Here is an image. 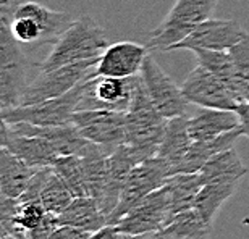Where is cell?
I'll return each instance as SVG.
<instances>
[{
	"label": "cell",
	"instance_id": "1",
	"mask_svg": "<svg viewBox=\"0 0 249 239\" xmlns=\"http://www.w3.org/2000/svg\"><path fill=\"white\" fill-rule=\"evenodd\" d=\"M108 46L110 44L104 28L94 18L83 15L73 19V23L62 33L51 53L39 65V69L47 71L63 65L99 58Z\"/></svg>",
	"mask_w": 249,
	"mask_h": 239
},
{
	"label": "cell",
	"instance_id": "2",
	"mask_svg": "<svg viewBox=\"0 0 249 239\" xmlns=\"http://www.w3.org/2000/svg\"><path fill=\"white\" fill-rule=\"evenodd\" d=\"M10 31L19 44L44 46L55 44L62 33L73 23L70 13L55 12L33 0H19L5 13Z\"/></svg>",
	"mask_w": 249,
	"mask_h": 239
},
{
	"label": "cell",
	"instance_id": "3",
	"mask_svg": "<svg viewBox=\"0 0 249 239\" xmlns=\"http://www.w3.org/2000/svg\"><path fill=\"white\" fill-rule=\"evenodd\" d=\"M218 0H177L163 21L149 34V52H170L194 28L212 18Z\"/></svg>",
	"mask_w": 249,
	"mask_h": 239
},
{
	"label": "cell",
	"instance_id": "4",
	"mask_svg": "<svg viewBox=\"0 0 249 239\" xmlns=\"http://www.w3.org/2000/svg\"><path fill=\"white\" fill-rule=\"evenodd\" d=\"M29 83V62L0 15V110L18 107Z\"/></svg>",
	"mask_w": 249,
	"mask_h": 239
},
{
	"label": "cell",
	"instance_id": "5",
	"mask_svg": "<svg viewBox=\"0 0 249 239\" xmlns=\"http://www.w3.org/2000/svg\"><path fill=\"white\" fill-rule=\"evenodd\" d=\"M167 126L163 118L149 99L139 76L133 102L126 112V144L141 149L147 155H157Z\"/></svg>",
	"mask_w": 249,
	"mask_h": 239
},
{
	"label": "cell",
	"instance_id": "6",
	"mask_svg": "<svg viewBox=\"0 0 249 239\" xmlns=\"http://www.w3.org/2000/svg\"><path fill=\"white\" fill-rule=\"evenodd\" d=\"M88 79L74 86L71 91L65 92L63 96L47 99V101L33 103V105H18L13 108H7V110H2V115L8 124L29 123L36 124V126H65V124H70L73 113L78 110L79 102H81Z\"/></svg>",
	"mask_w": 249,
	"mask_h": 239
},
{
	"label": "cell",
	"instance_id": "7",
	"mask_svg": "<svg viewBox=\"0 0 249 239\" xmlns=\"http://www.w3.org/2000/svg\"><path fill=\"white\" fill-rule=\"evenodd\" d=\"M97 62L99 58H94L41 71L36 78L31 79L19 105H33V103L47 101V99L63 96L65 92L71 91L84 79L94 76Z\"/></svg>",
	"mask_w": 249,
	"mask_h": 239
},
{
	"label": "cell",
	"instance_id": "8",
	"mask_svg": "<svg viewBox=\"0 0 249 239\" xmlns=\"http://www.w3.org/2000/svg\"><path fill=\"white\" fill-rule=\"evenodd\" d=\"M168 178H170L168 167L157 155L149 157L134 167L122 189L120 201H118L115 210L108 217V225H115L138 202H141L151 192L165 186Z\"/></svg>",
	"mask_w": 249,
	"mask_h": 239
},
{
	"label": "cell",
	"instance_id": "9",
	"mask_svg": "<svg viewBox=\"0 0 249 239\" xmlns=\"http://www.w3.org/2000/svg\"><path fill=\"white\" fill-rule=\"evenodd\" d=\"M173 218L172 199L167 184L138 202L115 223L117 230L129 236H141L163 230Z\"/></svg>",
	"mask_w": 249,
	"mask_h": 239
},
{
	"label": "cell",
	"instance_id": "10",
	"mask_svg": "<svg viewBox=\"0 0 249 239\" xmlns=\"http://www.w3.org/2000/svg\"><path fill=\"white\" fill-rule=\"evenodd\" d=\"M71 124L84 139L101 146L108 155L126 142V112L76 110Z\"/></svg>",
	"mask_w": 249,
	"mask_h": 239
},
{
	"label": "cell",
	"instance_id": "11",
	"mask_svg": "<svg viewBox=\"0 0 249 239\" xmlns=\"http://www.w3.org/2000/svg\"><path fill=\"white\" fill-rule=\"evenodd\" d=\"M139 76H141V81L146 87L151 102L163 118L170 120L188 115L189 102L181 91V86H178L168 76L165 69L157 63V60L151 53L144 60Z\"/></svg>",
	"mask_w": 249,
	"mask_h": 239
},
{
	"label": "cell",
	"instance_id": "12",
	"mask_svg": "<svg viewBox=\"0 0 249 239\" xmlns=\"http://www.w3.org/2000/svg\"><path fill=\"white\" fill-rule=\"evenodd\" d=\"M139 83V74L131 78H89L78 110L128 112Z\"/></svg>",
	"mask_w": 249,
	"mask_h": 239
},
{
	"label": "cell",
	"instance_id": "13",
	"mask_svg": "<svg viewBox=\"0 0 249 239\" xmlns=\"http://www.w3.org/2000/svg\"><path fill=\"white\" fill-rule=\"evenodd\" d=\"M181 91L189 103L202 108H220V110L236 112L240 105V102L236 101L227 84L201 65H197L188 74L185 83L181 84Z\"/></svg>",
	"mask_w": 249,
	"mask_h": 239
},
{
	"label": "cell",
	"instance_id": "14",
	"mask_svg": "<svg viewBox=\"0 0 249 239\" xmlns=\"http://www.w3.org/2000/svg\"><path fill=\"white\" fill-rule=\"evenodd\" d=\"M147 155L146 152L141 149L129 146V144H122L113 151L107 158V176L106 184H104L102 196L99 199V205H101L102 212L106 213L107 218L110 217V213L115 210L118 201H120L122 189L126 183L129 173L133 171V168L144 162Z\"/></svg>",
	"mask_w": 249,
	"mask_h": 239
},
{
	"label": "cell",
	"instance_id": "15",
	"mask_svg": "<svg viewBox=\"0 0 249 239\" xmlns=\"http://www.w3.org/2000/svg\"><path fill=\"white\" fill-rule=\"evenodd\" d=\"M248 31L235 19H218L211 18L207 21L194 28V31L178 42L172 51H194V49H206V51L228 52L238 42L248 36Z\"/></svg>",
	"mask_w": 249,
	"mask_h": 239
},
{
	"label": "cell",
	"instance_id": "16",
	"mask_svg": "<svg viewBox=\"0 0 249 239\" xmlns=\"http://www.w3.org/2000/svg\"><path fill=\"white\" fill-rule=\"evenodd\" d=\"M147 46L136 42H115L110 44L101 57L94 69V76L110 78H131L138 76L144 60L149 55Z\"/></svg>",
	"mask_w": 249,
	"mask_h": 239
},
{
	"label": "cell",
	"instance_id": "17",
	"mask_svg": "<svg viewBox=\"0 0 249 239\" xmlns=\"http://www.w3.org/2000/svg\"><path fill=\"white\" fill-rule=\"evenodd\" d=\"M7 149L34 168L53 167L58 158L65 157L62 147L52 139L36 136V134L17 133L12 128H10Z\"/></svg>",
	"mask_w": 249,
	"mask_h": 239
},
{
	"label": "cell",
	"instance_id": "18",
	"mask_svg": "<svg viewBox=\"0 0 249 239\" xmlns=\"http://www.w3.org/2000/svg\"><path fill=\"white\" fill-rule=\"evenodd\" d=\"M188 115L167 120L165 133H163L160 146H159L157 157L165 162L170 176L178 173L183 158L186 157L189 147L193 144L188 129Z\"/></svg>",
	"mask_w": 249,
	"mask_h": 239
},
{
	"label": "cell",
	"instance_id": "19",
	"mask_svg": "<svg viewBox=\"0 0 249 239\" xmlns=\"http://www.w3.org/2000/svg\"><path fill=\"white\" fill-rule=\"evenodd\" d=\"M188 129L193 141H209L233 129H240V117L233 110L202 108L188 120Z\"/></svg>",
	"mask_w": 249,
	"mask_h": 239
},
{
	"label": "cell",
	"instance_id": "20",
	"mask_svg": "<svg viewBox=\"0 0 249 239\" xmlns=\"http://www.w3.org/2000/svg\"><path fill=\"white\" fill-rule=\"evenodd\" d=\"M57 222L58 225L74 226L89 233H94L108 225V218L102 212L97 199L91 196L74 197L60 215H57Z\"/></svg>",
	"mask_w": 249,
	"mask_h": 239
},
{
	"label": "cell",
	"instance_id": "21",
	"mask_svg": "<svg viewBox=\"0 0 249 239\" xmlns=\"http://www.w3.org/2000/svg\"><path fill=\"white\" fill-rule=\"evenodd\" d=\"M197 60V65H201L206 69H209L212 74L223 81L228 86V89L233 92L236 101L243 103V86L245 79L238 73V68L231 58L230 52H220V51H206V49H194L191 51Z\"/></svg>",
	"mask_w": 249,
	"mask_h": 239
},
{
	"label": "cell",
	"instance_id": "22",
	"mask_svg": "<svg viewBox=\"0 0 249 239\" xmlns=\"http://www.w3.org/2000/svg\"><path fill=\"white\" fill-rule=\"evenodd\" d=\"M37 168L28 165L7 147H0V191L12 199H19L26 191Z\"/></svg>",
	"mask_w": 249,
	"mask_h": 239
},
{
	"label": "cell",
	"instance_id": "23",
	"mask_svg": "<svg viewBox=\"0 0 249 239\" xmlns=\"http://www.w3.org/2000/svg\"><path fill=\"white\" fill-rule=\"evenodd\" d=\"M240 136H243L240 129H233V131H228L218 137L209 139V141H193L186 157L183 158L178 173H199L201 168L206 165L213 155H217L218 152H223V151H228V149L235 147V144L238 139H240Z\"/></svg>",
	"mask_w": 249,
	"mask_h": 239
},
{
	"label": "cell",
	"instance_id": "24",
	"mask_svg": "<svg viewBox=\"0 0 249 239\" xmlns=\"http://www.w3.org/2000/svg\"><path fill=\"white\" fill-rule=\"evenodd\" d=\"M246 167L235 147L218 152L201 168L199 175L204 184L209 183H236L246 175Z\"/></svg>",
	"mask_w": 249,
	"mask_h": 239
},
{
	"label": "cell",
	"instance_id": "25",
	"mask_svg": "<svg viewBox=\"0 0 249 239\" xmlns=\"http://www.w3.org/2000/svg\"><path fill=\"white\" fill-rule=\"evenodd\" d=\"M212 231V225H209L194 210L177 213L170 223L157 233L160 239H207Z\"/></svg>",
	"mask_w": 249,
	"mask_h": 239
},
{
	"label": "cell",
	"instance_id": "26",
	"mask_svg": "<svg viewBox=\"0 0 249 239\" xmlns=\"http://www.w3.org/2000/svg\"><path fill=\"white\" fill-rule=\"evenodd\" d=\"M238 184H240V181L204 184L197 194L196 202H194V210L201 215L204 222L212 225L213 218L223 207V204L238 191Z\"/></svg>",
	"mask_w": 249,
	"mask_h": 239
},
{
	"label": "cell",
	"instance_id": "27",
	"mask_svg": "<svg viewBox=\"0 0 249 239\" xmlns=\"http://www.w3.org/2000/svg\"><path fill=\"white\" fill-rule=\"evenodd\" d=\"M167 188L170 191L173 217L180 212L194 208V202L201 188L204 186L199 173H178L167 179Z\"/></svg>",
	"mask_w": 249,
	"mask_h": 239
},
{
	"label": "cell",
	"instance_id": "28",
	"mask_svg": "<svg viewBox=\"0 0 249 239\" xmlns=\"http://www.w3.org/2000/svg\"><path fill=\"white\" fill-rule=\"evenodd\" d=\"M52 168H53V171L67 183V186L70 188V191L73 192L74 197L89 196L86 173H84V167H83V158L79 157L78 154L58 158L57 163Z\"/></svg>",
	"mask_w": 249,
	"mask_h": 239
},
{
	"label": "cell",
	"instance_id": "29",
	"mask_svg": "<svg viewBox=\"0 0 249 239\" xmlns=\"http://www.w3.org/2000/svg\"><path fill=\"white\" fill-rule=\"evenodd\" d=\"M73 199L74 196L67 186V183L53 171L52 176L49 178L47 184L44 186L41 196H39V202L42 204V207L46 208L47 213L60 215L65 208L71 204Z\"/></svg>",
	"mask_w": 249,
	"mask_h": 239
},
{
	"label": "cell",
	"instance_id": "30",
	"mask_svg": "<svg viewBox=\"0 0 249 239\" xmlns=\"http://www.w3.org/2000/svg\"><path fill=\"white\" fill-rule=\"evenodd\" d=\"M47 212L42 207L41 202L31 201V202H19V207L15 215V225L21 233L28 236V233H31L33 230L41 225L46 218Z\"/></svg>",
	"mask_w": 249,
	"mask_h": 239
},
{
	"label": "cell",
	"instance_id": "31",
	"mask_svg": "<svg viewBox=\"0 0 249 239\" xmlns=\"http://www.w3.org/2000/svg\"><path fill=\"white\" fill-rule=\"evenodd\" d=\"M228 52L231 53V58L235 62L241 78L245 81H249V34Z\"/></svg>",
	"mask_w": 249,
	"mask_h": 239
},
{
	"label": "cell",
	"instance_id": "32",
	"mask_svg": "<svg viewBox=\"0 0 249 239\" xmlns=\"http://www.w3.org/2000/svg\"><path fill=\"white\" fill-rule=\"evenodd\" d=\"M92 233L79 230V228L68 226V225H58L52 231L51 239H89Z\"/></svg>",
	"mask_w": 249,
	"mask_h": 239
},
{
	"label": "cell",
	"instance_id": "33",
	"mask_svg": "<svg viewBox=\"0 0 249 239\" xmlns=\"http://www.w3.org/2000/svg\"><path fill=\"white\" fill-rule=\"evenodd\" d=\"M236 113L240 117V131L243 136L249 137V103H240L236 108Z\"/></svg>",
	"mask_w": 249,
	"mask_h": 239
},
{
	"label": "cell",
	"instance_id": "34",
	"mask_svg": "<svg viewBox=\"0 0 249 239\" xmlns=\"http://www.w3.org/2000/svg\"><path fill=\"white\" fill-rule=\"evenodd\" d=\"M118 236H120V231L117 230L115 225H106L101 230L94 231L89 239H118Z\"/></svg>",
	"mask_w": 249,
	"mask_h": 239
},
{
	"label": "cell",
	"instance_id": "35",
	"mask_svg": "<svg viewBox=\"0 0 249 239\" xmlns=\"http://www.w3.org/2000/svg\"><path fill=\"white\" fill-rule=\"evenodd\" d=\"M10 141V124L3 118L2 110H0V147H7Z\"/></svg>",
	"mask_w": 249,
	"mask_h": 239
},
{
	"label": "cell",
	"instance_id": "36",
	"mask_svg": "<svg viewBox=\"0 0 249 239\" xmlns=\"http://www.w3.org/2000/svg\"><path fill=\"white\" fill-rule=\"evenodd\" d=\"M13 7L12 0H0V15L8 13V10Z\"/></svg>",
	"mask_w": 249,
	"mask_h": 239
},
{
	"label": "cell",
	"instance_id": "37",
	"mask_svg": "<svg viewBox=\"0 0 249 239\" xmlns=\"http://www.w3.org/2000/svg\"><path fill=\"white\" fill-rule=\"evenodd\" d=\"M134 239H160L157 233H149V235H141V236H134Z\"/></svg>",
	"mask_w": 249,
	"mask_h": 239
},
{
	"label": "cell",
	"instance_id": "38",
	"mask_svg": "<svg viewBox=\"0 0 249 239\" xmlns=\"http://www.w3.org/2000/svg\"><path fill=\"white\" fill-rule=\"evenodd\" d=\"M118 239H134V236H129V235H124V233H120Z\"/></svg>",
	"mask_w": 249,
	"mask_h": 239
},
{
	"label": "cell",
	"instance_id": "39",
	"mask_svg": "<svg viewBox=\"0 0 249 239\" xmlns=\"http://www.w3.org/2000/svg\"><path fill=\"white\" fill-rule=\"evenodd\" d=\"M5 239H15V238H5Z\"/></svg>",
	"mask_w": 249,
	"mask_h": 239
}]
</instances>
